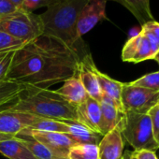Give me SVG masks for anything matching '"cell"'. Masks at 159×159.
<instances>
[{
  "label": "cell",
  "instance_id": "1",
  "mask_svg": "<svg viewBox=\"0 0 159 159\" xmlns=\"http://www.w3.org/2000/svg\"><path fill=\"white\" fill-rule=\"evenodd\" d=\"M81 57L56 39L41 35L15 51L6 80L28 90L49 89L73 76Z\"/></svg>",
  "mask_w": 159,
  "mask_h": 159
},
{
  "label": "cell",
  "instance_id": "2",
  "mask_svg": "<svg viewBox=\"0 0 159 159\" xmlns=\"http://www.w3.org/2000/svg\"><path fill=\"white\" fill-rule=\"evenodd\" d=\"M88 0H62L46 9L39 14L43 35L56 39L81 56L87 52L84 50V41L77 34L76 25L79 14Z\"/></svg>",
  "mask_w": 159,
  "mask_h": 159
},
{
  "label": "cell",
  "instance_id": "3",
  "mask_svg": "<svg viewBox=\"0 0 159 159\" xmlns=\"http://www.w3.org/2000/svg\"><path fill=\"white\" fill-rule=\"evenodd\" d=\"M6 109L58 121H77L76 107L66 102L55 90L25 89Z\"/></svg>",
  "mask_w": 159,
  "mask_h": 159
},
{
  "label": "cell",
  "instance_id": "4",
  "mask_svg": "<svg viewBox=\"0 0 159 159\" xmlns=\"http://www.w3.org/2000/svg\"><path fill=\"white\" fill-rule=\"evenodd\" d=\"M118 126L123 138L134 151L148 150L155 152L159 147L153 138L152 122L148 113L125 112Z\"/></svg>",
  "mask_w": 159,
  "mask_h": 159
},
{
  "label": "cell",
  "instance_id": "5",
  "mask_svg": "<svg viewBox=\"0 0 159 159\" xmlns=\"http://www.w3.org/2000/svg\"><path fill=\"white\" fill-rule=\"evenodd\" d=\"M0 31L29 42L43 35L44 28L39 14L19 9L12 14L0 19Z\"/></svg>",
  "mask_w": 159,
  "mask_h": 159
},
{
  "label": "cell",
  "instance_id": "6",
  "mask_svg": "<svg viewBox=\"0 0 159 159\" xmlns=\"http://www.w3.org/2000/svg\"><path fill=\"white\" fill-rule=\"evenodd\" d=\"M122 106L125 112L145 114L159 104V92L124 84L122 90Z\"/></svg>",
  "mask_w": 159,
  "mask_h": 159
},
{
  "label": "cell",
  "instance_id": "7",
  "mask_svg": "<svg viewBox=\"0 0 159 159\" xmlns=\"http://www.w3.org/2000/svg\"><path fill=\"white\" fill-rule=\"evenodd\" d=\"M22 131L46 146L57 158H67L69 149L78 144L66 133L40 131L30 128H25Z\"/></svg>",
  "mask_w": 159,
  "mask_h": 159
},
{
  "label": "cell",
  "instance_id": "8",
  "mask_svg": "<svg viewBox=\"0 0 159 159\" xmlns=\"http://www.w3.org/2000/svg\"><path fill=\"white\" fill-rule=\"evenodd\" d=\"M98 67L93 60V56L90 52L85 53L80 59L76 70V75L83 84L87 95L100 102L102 99V91L98 79Z\"/></svg>",
  "mask_w": 159,
  "mask_h": 159
},
{
  "label": "cell",
  "instance_id": "9",
  "mask_svg": "<svg viewBox=\"0 0 159 159\" xmlns=\"http://www.w3.org/2000/svg\"><path fill=\"white\" fill-rule=\"evenodd\" d=\"M107 0H88L79 14L76 29L80 39L91 31L98 23L107 20Z\"/></svg>",
  "mask_w": 159,
  "mask_h": 159
},
{
  "label": "cell",
  "instance_id": "10",
  "mask_svg": "<svg viewBox=\"0 0 159 159\" xmlns=\"http://www.w3.org/2000/svg\"><path fill=\"white\" fill-rule=\"evenodd\" d=\"M152 58L153 53L150 42L142 30L131 37L122 50V60L124 62L138 64Z\"/></svg>",
  "mask_w": 159,
  "mask_h": 159
},
{
  "label": "cell",
  "instance_id": "11",
  "mask_svg": "<svg viewBox=\"0 0 159 159\" xmlns=\"http://www.w3.org/2000/svg\"><path fill=\"white\" fill-rule=\"evenodd\" d=\"M77 121L91 129L92 131L104 136V125L100 103L88 97L87 99L76 107Z\"/></svg>",
  "mask_w": 159,
  "mask_h": 159
},
{
  "label": "cell",
  "instance_id": "12",
  "mask_svg": "<svg viewBox=\"0 0 159 159\" xmlns=\"http://www.w3.org/2000/svg\"><path fill=\"white\" fill-rule=\"evenodd\" d=\"M38 116L4 109L0 111V133L16 136L25 128H29Z\"/></svg>",
  "mask_w": 159,
  "mask_h": 159
},
{
  "label": "cell",
  "instance_id": "13",
  "mask_svg": "<svg viewBox=\"0 0 159 159\" xmlns=\"http://www.w3.org/2000/svg\"><path fill=\"white\" fill-rule=\"evenodd\" d=\"M124 138L120 127L117 125L102 136L98 143L100 159H122L124 155Z\"/></svg>",
  "mask_w": 159,
  "mask_h": 159
},
{
  "label": "cell",
  "instance_id": "14",
  "mask_svg": "<svg viewBox=\"0 0 159 159\" xmlns=\"http://www.w3.org/2000/svg\"><path fill=\"white\" fill-rule=\"evenodd\" d=\"M66 102L77 107L84 103L89 97L76 73L65 80L63 85L55 90Z\"/></svg>",
  "mask_w": 159,
  "mask_h": 159
},
{
  "label": "cell",
  "instance_id": "15",
  "mask_svg": "<svg viewBox=\"0 0 159 159\" xmlns=\"http://www.w3.org/2000/svg\"><path fill=\"white\" fill-rule=\"evenodd\" d=\"M97 75H98V79L100 84L102 94L108 98H110L116 105V107L122 113H125L123 106H122V99H121L124 83L116 81V80L111 78L107 74L99 71L98 69Z\"/></svg>",
  "mask_w": 159,
  "mask_h": 159
},
{
  "label": "cell",
  "instance_id": "16",
  "mask_svg": "<svg viewBox=\"0 0 159 159\" xmlns=\"http://www.w3.org/2000/svg\"><path fill=\"white\" fill-rule=\"evenodd\" d=\"M107 1H114L124 6L132 13L141 25L148 22L154 21L151 11L150 0H107Z\"/></svg>",
  "mask_w": 159,
  "mask_h": 159
},
{
  "label": "cell",
  "instance_id": "17",
  "mask_svg": "<svg viewBox=\"0 0 159 159\" xmlns=\"http://www.w3.org/2000/svg\"><path fill=\"white\" fill-rule=\"evenodd\" d=\"M68 126V135L76 141V143L98 144L101 139V135L92 131L78 121H62Z\"/></svg>",
  "mask_w": 159,
  "mask_h": 159
},
{
  "label": "cell",
  "instance_id": "18",
  "mask_svg": "<svg viewBox=\"0 0 159 159\" xmlns=\"http://www.w3.org/2000/svg\"><path fill=\"white\" fill-rule=\"evenodd\" d=\"M0 153L8 159H37L23 141L16 137L0 142Z\"/></svg>",
  "mask_w": 159,
  "mask_h": 159
},
{
  "label": "cell",
  "instance_id": "19",
  "mask_svg": "<svg viewBox=\"0 0 159 159\" xmlns=\"http://www.w3.org/2000/svg\"><path fill=\"white\" fill-rule=\"evenodd\" d=\"M99 103H100V107H101L104 130H105V134H106L109 131H111V129L115 128L119 125V123L125 113H122L118 110L116 105L110 98L105 97L104 95L102 96V99Z\"/></svg>",
  "mask_w": 159,
  "mask_h": 159
},
{
  "label": "cell",
  "instance_id": "20",
  "mask_svg": "<svg viewBox=\"0 0 159 159\" xmlns=\"http://www.w3.org/2000/svg\"><path fill=\"white\" fill-rule=\"evenodd\" d=\"M25 90V87L17 82L10 80L0 82V111L14 103Z\"/></svg>",
  "mask_w": 159,
  "mask_h": 159
},
{
  "label": "cell",
  "instance_id": "21",
  "mask_svg": "<svg viewBox=\"0 0 159 159\" xmlns=\"http://www.w3.org/2000/svg\"><path fill=\"white\" fill-rule=\"evenodd\" d=\"M15 137L23 141V143L27 147V149L37 159H59L46 146H44L39 141L34 139L24 131H21Z\"/></svg>",
  "mask_w": 159,
  "mask_h": 159
},
{
  "label": "cell",
  "instance_id": "22",
  "mask_svg": "<svg viewBox=\"0 0 159 159\" xmlns=\"http://www.w3.org/2000/svg\"><path fill=\"white\" fill-rule=\"evenodd\" d=\"M68 159H100L98 144L78 143L72 146L67 153Z\"/></svg>",
  "mask_w": 159,
  "mask_h": 159
},
{
  "label": "cell",
  "instance_id": "23",
  "mask_svg": "<svg viewBox=\"0 0 159 159\" xmlns=\"http://www.w3.org/2000/svg\"><path fill=\"white\" fill-rule=\"evenodd\" d=\"M34 130L48 131V132H60V133H68V126L66 123L58 120L41 118L39 117L35 123L29 127Z\"/></svg>",
  "mask_w": 159,
  "mask_h": 159
},
{
  "label": "cell",
  "instance_id": "24",
  "mask_svg": "<svg viewBox=\"0 0 159 159\" xmlns=\"http://www.w3.org/2000/svg\"><path fill=\"white\" fill-rule=\"evenodd\" d=\"M129 84L133 86L142 87L145 89L159 92V71L148 73Z\"/></svg>",
  "mask_w": 159,
  "mask_h": 159
},
{
  "label": "cell",
  "instance_id": "25",
  "mask_svg": "<svg viewBox=\"0 0 159 159\" xmlns=\"http://www.w3.org/2000/svg\"><path fill=\"white\" fill-rule=\"evenodd\" d=\"M26 43L27 42L25 40L14 38L13 36L6 32L0 31V52L11 50H18Z\"/></svg>",
  "mask_w": 159,
  "mask_h": 159
},
{
  "label": "cell",
  "instance_id": "26",
  "mask_svg": "<svg viewBox=\"0 0 159 159\" xmlns=\"http://www.w3.org/2000/svg\"><path fill=\"white\" fill-rule=\"evenodd\" d=\"M62 0H25L23 4V9L33 12L34 11L40 9V8H49L52 5L58 3Z\"/></svg>",
  "mask_w": 159,
  "mask_h": 159
},
{
  "label": "cell",
  "instance_id": "27",
  "mask_svg": "<svg viewBox=\"0 0 159 159\" xmlns=\"http://www.w3.org/2000/svg\"><path fill=\"white\" fill-rule=\"evenodd\" d=\"M16 50H11L0 56V82L6 80L7 74L12 63V59L14 56Z\"/></svg>",
  "mask_w": 159,
  "mask_h": 159
},
{
  "label": "cell",
  "instance_id": "28",
  "mask_svg": "<svg viewBox=\"0 0 159 159\" xmlns=\"http://www.w3.org/2000/svg\"><path fill=\"white\" fill-rule=\"evenodd\" d=\"M151 122H152V135L156 141V143L159 145V104L154 106L152 109L150 110L148 112Z\"/></svg>",
  "mask_w": 159,
  "mask_h": 159
},
{
  "label": "cell",
  "instance_id": "29",
  "mask_svg": "<svg viewBox=\"0 0 159 159\" xmlns=\"http://www.w3.org/2000/svg\"><path fill=\"white\" fill-rule=\"evenodd\" d=\"M18 9L14 7L10 0H0V19H3L13 12Z\"/></svg>",
  "mask_w": 159,
  "mask_h": 159
},
{
  "label": "cell",
  "instance_id": "30",
  "mask_svg": "<svg viewBox=\"0 0 159 159\" xmlns=\"http://www.w3.org/2000/svg\"><path fill=\"white\" fill-rule=\"evenodd\" d=\"M131 159H158L155 152L148 150H139L130 152Z\"/></svg>",
  "mask_w": 159,
  "mask_h": 159
},
{
  "label": "cell",
  "instance_id": "31",
  "mask_svg": "<svg viewBox=\"0 0 159 159\" xmlns=\"http://www.w3.org/2000/svg\"><path fill=\"white\" fill-rule=\"evenodd\" d=\"M142 28L149 31L158 41H159V23L155 21H151L142 25Z\"/></svg>",
  "mask_w": 159,
  "mask_h": 159
},
{
  "label": "cell",
  "instance_id": "32",
  "mask_svg": "<svg viewBox=\"0 0 159 159\" xmlns=\"http://www.w3.org/2000/svg\"><path fill=\"white\" fill-rule=\"evenodd\" d=\"M10 1L11 2V4L16 7L18 10L19 9H23V4H24V1L25 0H10Z\"/></svg>",
  "mask_w": 159,
  "mask_h": 159
},
{
  "label": "cell",
  "instance_id": "33",
  "mask_svg": "<svg viewBox=\"0 0 159 159\" xmlns=\"http://www.w3.org/2000/svg\"><path fill=\"white\" fill-rule=\"evenodd\" d=\"M14 136H11V135H7V134H2L0 133V142L2 141H5V140H8V139H13Z\"/></svg>",
  "mask_w": 159,
  "mask_h": 159
},
{
  "label": "cell",
  "instance_id": "34",
  "mask_svg": "<svg viewBox=\"0 0 159 159\" xmlns=\"http://www.w3.org/2000/svg\"><path fill=\"white\" fill-rule=\"evenodd\" d=\"M130 152L129 151H125L124 152V155H123V158L122 159H131V156H130Z\"/></svg>",
  "mask_w": 159,
  "mask_h": 159
},
{
  "label": "cell",
  "instance_id": "35",
  "mask_svg": "<svg viewBox=\"0 0 159 159\" xmlns=\"http://www.w3.org/2000/svg\"><path fill=\"white\" fill-rule=\"evenodd\" d=\"M152 60H154V61H156L157 63H158V65H159V52L153 56V58H152Z\"/></svg>",
  "mask_w": 159,
  "mask_h": 159
},
{
  "label": "cell",
  "instance_id": "36",
  "mask_svg": "<svg viewBox=\"0 0 159 159\" xmlns=\"http://www.w3.org/2000/svg\"><path fill=\"white\" fill-rule=\"evenodd\" d=\"M155 152V154H156L157 158L159 159V147H158V148H157V149L155 150V152Z\"/></svg>",
  "mask_w": 159,
  "mask_h": 159
},
{
  "label": "cell",
  "instance_id": "37",
  "mask_svg": "<svg viewBox=\"0 0 159 159\" xmlns=\"http://www.w3.org/2000/svg\"><path fill=\"white\" fill-rule=\"evenodd\" d=\"M8 52H9V51H8ZM5 52H0V56H1L2 54H4Z\"/></svg>",
  "mask_w": 159,
  "mask_h": 159
},
{
  "label": "cell",
  "instance_id": "38",
  "mask_svg": "<svg viewBox=\"0 0 159 159\" xmlns=\"http://www.w3.org/2000/svg\"><path fill=\"white\" fill-rule=\"evenodd\" d=\"M59 159H68V158H59Z\"/></svg>",
  "mask_w": 159,
  "mask_h": 159
}]
</instances>
